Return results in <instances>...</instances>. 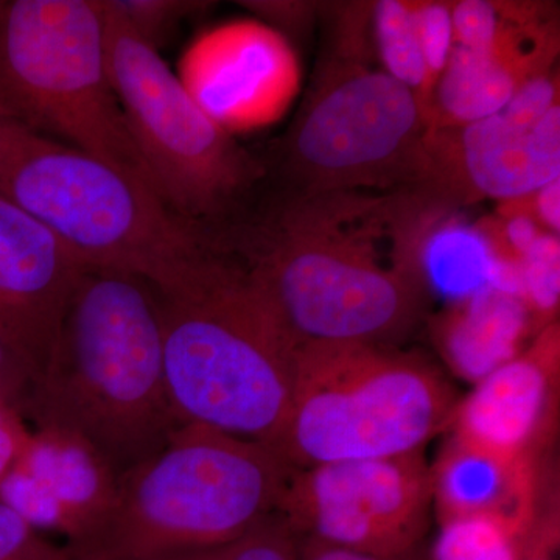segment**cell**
<instances>
[{"label": "cell", "mask_w": 560, "mask_h": 560, "mask_svg": "<svg viewBox=\"0 0 560 560\" xmlns=\"http://www.w3.org/2000/svg\"><path fill=\"white\" fill-rule=\"evenodd\" d=\"M88 270L46 226L0 197V330L40 372Z\"/></svg>", "instance_id": "obj_14"}, {"label": "cell", "mask_w": 560, "mask_h": 560, "mask_svg": "<svg viewBox=\"0 0 560 560\" xmlns=\"http://www.w3.org/2000/svg\"><path fill=\"white\" fill-rule=\"evenodd\" d=\"M73 560V559H72ZM79 560H121V559H110V558H90V559H79Z\"/></svg>", "instance_id": "obj_33"}, {"label": "cell", "mask_w": 560, "mask_h": 560, "mask_svg": "<svg viewBox=\"0 0 560 560\" xmlns=\"http://www.w3.org/2000/svg\"><path fill=\"white\" fill-rule=\"evenodd\" d=\"M372 32L378 61L394 80L415 92L425 86V66L410 0H381L372 9Z\"/></svg>", "instance_id": "obj_20"}, {"label": "cell", "mask_w": 560, "mask_h": 560, "mask_svg": "<svg viewBox=\"0 0 560 560\" xmlns=\"http://www.w3.org/2000/svg\"><path fill=\"white\" fill-rule=\"evenodd\" d=\"M69 560H72V559H70V556H69Z\"/></svg>", "instance_id": "obj_34"}, {"label": "cell", "mask_w": 560, "mask_h": 560, "mask_svg": "<svg viewBox=\"0 0 560 560\" xmlns=\"http://www.w3.org/2000/svg\"><path fill=\"white\" fill-rule=\"evenodd\" d=\"M559 506H555L540 518L522 560H559Z\"/></svg>", "instance_id": "obj_31"}, {"label": "cell", "mask_w": 560, "mask_h": 560, "mask_svg": "<svg viewBox=\"0 0 560 560\" xmlns=\"http://www.w3.org/2000/svg\"><path fill=\"white\" fill-rule=\"evenodd\" d=\"M298 345L393 346L425 318L429 298L401 270L399 210L372 191L296 195L261 186L248 208L212 232Z\"/></svg>", "instance_id": "obj_1"}, {"label": "cell", "mask_w": 560, "mask_h": 560, "mask_svg": "<svg viewBox=\"0 0 560 560\" xmlns=\"http://www.w3.org/2000/svg\"><path fill=\"white\" fill-rule=\"evenodd\" d=\"M291 467L260 442L186 423L120 475L113 508L70 559L154 560L217 547L278 510Z\"/></svg>", "instance_id": "obj_6"}, {"label": "cell", "mask_w": 560, "mask_h": 560, "mask_svg": "<svg viewBox=\"0 0 560 560\" xmlns=\"http://www.w3.org/2000/svg\"><path fill=\"white\" fill-rule=\"evenodd\" d=\"M25 420L86 441L119 477L167 447L186 422L165 378L149 279L114 268L81 275Z\"/></svg>", "instance_id": "obj_2"}, {"label": "cell", "mask_w": 560, "mask_h": 560, "mask_svg": "<svg viewBox=\"0 0 560 560\" xmlns=\"http://www.w3.org/2000/svg\"><path fill=\"white\" fill-rule=\"evenodd\" d=\"M522 301L536 330L558 323L560 301L559 235L544 234L521 261Z\"/></svg>", "instance_id": "obj_22"}, {"label": "cell", "mask_w": 560, "mask_h": 560, "mask_svg": "<svg viewBox=\"0 0 560 560\" xmlns=\"http://www.w3.org/2000/svg\"><path fill=\"white\" fill-rule=\"evenodd\" d=\"M425 555L427 548L423 545L400 556H374L301 539L300 560H425Z\"/></svg>", "instance_id": "obj_32"}, {"label": "cell", "mask_w": 560, "mask_h": 560, "mask_svg": "<svg viewBox=\"0 0 560 560\" xmlns=\"http://www.w3.org/2000/svg\"><path fill=\"white\" fill-rule=\"evenodd\" d=\"M374 2L324 3L326 43L304 101L270 156L264 184L296 195L405 189L427 131L415 92L382 68Z\"/></svg>", "instance_id": "obj_3"}, {"label": "cell", "mask_w": 560, "mask_h": 560, "mask_svg": "<svg viewBox=\"0 0 560 560\" xmlns=\"http://www.w3.org/2000/svg\"><path fill=\"white\" fill-rule=\"evenodd\" d=\"M555 106H559L558 70H551L523 84L500 114L518 127L529 128Z\"/></svg>", "instance_id": "obj_28"}, {"label": "cell", "mask_w": 560, "mask_h": 560, "mask_svg": "<svg viewBox=\"0 0 560 560\" xmlns=\"http://www.w3.org/2000/svg\"><path fill=\"white\" fill-rule=\"evenodd\" d=\"M105 16L110 83L154 194L202 230L223 226L260 190L264 160L210 116L161 50Z\"/></svg>", "instance_id": "obj_9"}, {"label": "cell", "mask_w": 560, "mask_h": 560, "mask_svg": "<svg viewBox=\"0 0 560 560\" xmlns=\"http://www.w3.org/2000/svg\"><path fill=\"white\" fill-rule=\"evenodd\" d=\"M32 429L20 412L0 405V485L16 466L31 441Z\"/></svg>", "instance_id": "obj_30"}, {"label": "cell", "mask_w": 560, "mask_h": 560, "mask_svg": "<svg viewBox=\"0 0 560 560\" xmlns=\"http://www.w3.org/2000/svg\"><path fill=\"white\" fill-rule=\"evenodd\" d=\"M560 329L540 330L521 355L482 378L453 415L452 434L510 458L547 463L559 422Z\"/></svg>", "instance_id": "obj_12"}, {"label": "cell", "mask_w": 560, "mask_h": 560, "mask_svg": "<svg viewBox=\"0 0 560 560\" xmlns=\"http://www.w3.org/2000/svg\"><path fill=\"white\" fill-rule=\"evenodd\" d=\"M0 110L153 190L110 83L102 0H0Z\"/></svg>", "instance_id": "obj_8"}, {"label": "cell", "mask_w": 560, "mask_h": 560, "mask_svg": "<svg viewBox=\"0 0 560 560\" xmlns=\"http://www.w3.org/2000/svg\"><path fill=\"white\" fill-rule=\"evenodd\" d=\"M241 5L250 11L261 24L285 38L287 33L302 32L311 27L323 10V3L296 2V0L293 2L291 0H249V2H241Z\"/></svg>", "instance_id": "obj_29"}, {"label": "cell", "mask_w": 560, "mask_h": 560, "mask_svg": "<svg viewBox=\"0 0 560 560\" xmlns=\"http://www.w3.org/2000/svg\"><path fill=\"white\" fill-rule=\"evenodd\" d=\"M560 178V106L534 127L503 114L429 128L423 135L411 195L425 208L456 212L486 200L525 197Z\"/></svg>", "instance_id": "obj_11"}, {"label": "cell", "mask_w": 560, "mask_h": 560, "mask_svg": "<svg viewBox=\"0 0 560 560\" xmlns=\"http://www.w3.org/2000/svg\"><path fill=\"white\" fill-rule=\"evenodd\" d=\"M0 560H69V551L44 539L39 530L0 503Z\"/></svg>", "instance_id": "obj_26"}, {"label": "cell", "mask_w": 560, "mask_h": 560, "mask_svg": "<svg viewBox=\"0 0 560 560\" xmlns=\"http://www.w3.org/2000/svg\"><path fill=\"white\" fill-rule=\"evenodd\" d=\"M301 537L278 512L230 541L154 560H300Z\"/></svg>", "instance_id": "obj_21"}, {"label": "cell", "mask_w": 560, "mask_h": 560, "mask_svg": "<svg viewBox=\"0 0 560 560\" xmlns=\"http://www.w3.org/2000/svg\"><path fill=\"white\" fill-rule=\"evenodd\" d=\"M431 497L438 523L499 515L536 521L551 501L550 463L500 455L452 434L430 466Z\"/></svg>", "instance_id": "obj_16"}, {"label": "cell", "mask_w": 560, "mask_h": 560, "mask_svg": "<svg viewBox=\"0 0 560 560\" xmlns=\"http://www.w3.org/2000/svg\"><path fill=\"white\" fill-rule=\"evenodd\" d=\"M504 21L503 2L459 0L452 2L455 46L467 50L488 49Z\"/></svg>", "instance_id": "obj_25"}, {"label": "cell", "mask_w": 560, "mask_h": 560, "mask_svg": "<svg viewBox=\"0 0 560 560\" xmlns=\"http://www.w3.org/2000/svg\"><path fill=\"white\" fill-rule=\"evenodd\" d=\"M110 16L136 36L160 50L186 20L198 16L212 3L200 0H102Z\"/></svg>", "instance_id": "obj_23"}, {"label": "cell", "mask_w": 560, "mask_h": 560, "mask_svg": "<svg viewBox=\"0 0 560 560\" xmlns=\"http://www.w3.org/2000/svg\"><path fill=\"white\" fill-rule=\"evenodd\" d=\"M458 401L447 378L419 353L363 342H304L272 451L293 470L410 455L451 429Z\"/></svg>", "instance_id": "obj_7"}, {"label": "cell", "mask_w": 560, "mask_h": 560, "mask_svg": "<svg viewBox=\"0 0 560 560\" xmlns=\"http://www.w3.org/2000/svg\"><path fill=\"white\" fill-rule=\"evenodd\" d=\"M13 470L60 512L69 548L84 544L98 529L119 485V475L94 447L57 429H32Z\"/></svg>", "instance_id": "obj_17"}, {"label": "cell", "mask_w": 560, "mask_h": 560, "mask_svg": "<svg viewBox=\"0 0 560 560\" xmlns=\"http://www.w3.org/2000/svg\"><path fill=\"white\" fill-rule=\"evenodd\" d=\"M431 511L423 451L293 470L276 510L302 540L374 556L422 547Z\"/></svg>", "instance_id": "obj_10"}, {"label": "cell", "mask_w": 560, "mask_h": 560, "mask_svg": "<svg viewBox=\"0 0 560 560\" xmlns=\"http://www.w3.org/2000/svg\"><path fill=\"white\" fill-rule=\"evenodd\" d=\"M537 334L522 298L495 289L445 305L431 320L441 359L471 385L521 355Z\"/></svg>", "instance_id": "obj_18"}, {"label": "cell", "mask_w": 560, "mask_h": 560, "mask_svg": "<svg viewBox=\"0 0 560 560\" xmlns=\"http://www.w3.org/2000/svg\"><path fill=\"white\" fill-rule=\"evenodd\" d=\"M156 293L165 378L180 418L272 448L300 345L248 271L215 250Z\"/></svg>", "instance_id": "obj_4"}, {"label": "cell", "mask_w": 560, "mask_h": 560, "mask_svg": "<svg viewBox=\"0 0 560 560\" xmlns=\"http://www.w3.org/2000/svg\"><path fill=\"white\" fill-rule=\"evenodd\" d=\"M36 382V368L0 330V405L20 412L25 419Z\"/></svg>", "instance_id": "obj_27"}, {"label": "cell", "mask_w": 560, "mask_h": 560, "mask_svg": "<svg viewBox=\"0 0 560 560\" xmlns=\"http://www.w3.org/2000/svg\"><path fill=\"white\" fill-rule=\"evenodd\" d=\"M0 197L46 226L88 268L178 285L213 253L209 232L150 187L0 110Z\"/></svg>", "instance_id": "obj_5"}, {"label": "cell", "mask_w": 560, "mask_h": 560, "mask_svg": "<svg viewBox=\"0 0 560 560\" xmlns=\"http://www.w3.org/2000/svg\"><path fill=\"white\" fill-rule=\"evenodd\" d=\"M197 101L231 128L282 116L301 90V66L289 38L261 22L217 31L201 49Z\"/></svg>", "instance_id": "obj_15"}, {"label": "cell", "mask_w": 560, "mask_h": 560, "mask_svg": "<svg viewBox=\"0 0 560 560\" xmlns=\"http://www.w3.org/2000/svg\"><path fill=\"white\" fill-rule=\"evenodd\" d=\"M503 24L488 49H453L431 98L427 130L495 116L523 84L555 70L559 55L555 7L503 2Z\"/></svg>", "instance_id": "obj_13"}, {"label": "cell", "mask_w": 560, "mask_h": 560, "mask_svg": "<svg viewBox=\"0 0 560 560\" xmlns=\"http://www.w3.org/2000/svg\"><path fill=\"white\" fill-rule=\"evenodd\" d=\"M418 32L420 54L425 66V86L420 94L419 105L423 119H429L431 98L438 81L447 68L452 51L455 49L452 24V2H411Z\"/></svg>", "instance_id": "obj_24"}, {"label": "cell", "mask_w": 560, "mask_h": 560, "mask_svg": "<svg viewBox=\"0 0 560 560\" xmlns=\"http://www.w3.org/2000/svg\"><path fill=\"white\" fill-rule=\"evenodd\" d=\"M552 503L558 501L541 515ZM541 515L536 521L478 515L441 523L425 560H522Z\"/></svg>", "instance_id": "obj_19"}]
</instances>
